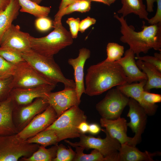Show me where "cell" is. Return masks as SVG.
<instances>
[{"instance_id":"6da1fadb","label":"cell","mask_w":161,"mask_h":161,"mask_svg":"<svg viewBox=\"0 0 161 161\" xmlns=\"http://www.w3.org/2000/svg\"><path fill=\"white\" fill-rule=\"evenodd\" d=\"M85 80V94L92 96L127 83L128 79L119 64L104 60L88 68Z\"/></svg>"},{"instance_id":"7a4b0ae2","label":"cell","mask_w":161,"mask_h":161,"mask_svg":"<svg viewBox=\"0 0 161 161\" xmlns=\"http://www.w3.org/2000/svg\"><path fill=\"white\" fill-rule=\"evenodd\" d=\"M114 17L120 24L122 35L120 41L127 44L137 57L139 56L140 53H146L152 49L161 52V23L147 26L143 21L142 30L137 32L133 26L128 24L124 17H119L115 13Z\"/></svg>"},{"instance_id":"3957f363","label":"cell","mask_w":161,"mask_h":161,"mask_svg":"<svg viewBox=\"0 0 161 161\" xmlns=\"http://www.w3.org/2000/svg\"><path fill=\"white\" fill-rule=\"evenodd\" d=\"M25 61L42 77L52 83H63L65 88H75L74 81L66 78L55 61L53 57L40 54L32 49L21 53Z\"/></svg>"},{"instance_id":"277c9868","label":"cell","mask_w":161,"mask_h":161,"mask_svg":"<svg viewBox=\"0 0 161 161\" xmlns=\"http://www.w3.org/2000/svg\"><path fill=\"white\" fill-rule=\"evenodd\" d=\"M54 30L46 36L30 38L31 49L41 55L53 57L60 51L71 45L73 42L70 32L62 23L53 26Z\"/></svg>"},{"instance_id":"5b68a950","label":"cell","mask_w":161,"mask_h":161,"mask_svg":"<svg viewBox=\"0 0 161 161\" xmlns=\"http://www.w3.org/2000/svg\"><path fill=\"white\" fill-rule=\"evenodd\" d=\"M87 117L78 106L72 107L64 112L49 127L55 132L58 142L67 138L79 137L81 134L78 126L82 122L86 121Z\"/></svg>"},{"instance_id":"8992f818","label":"cell","mask_w":161,"mask_h":161,"mask_svg":"<svg viewBox=\"0 0 161 161\" xmlns=\"http://www.w3.org/2000/svg\"><path fill=\"white\" fill-rule=\"evenodd\" d=\"M39 145L29 143L17 134L0 135V161H17L28 157L38 149Z\"/></svg>"},{"instance_id":"52a82bcc","label":"cell","mask_w":161,"mask_h":161,"mask_svg":"<svg viewBox=\"0 0 161 161\" xmlns=\"http://www.w3.org/2000/svg\"><path fill=\"white\" fill-rule=\"evenodd\" d=\"M101 130L106 134V137L104 139L81 134L78 142L73 143L65 140L64 142L73 147L80 146L84 147L85 149H96L107 159V161H117L120 143L116 139L111 136L105 129H101Z\"/></svg>"},{"instance_id":"ba28073f","label":"cell","mask_w":161,"mask_h":161,"mask_svg":"<svg viewBox=\"0 0 161 161\" xmlns=\"http://www.w3.org/2000/svg\"><path fill=\"white\" fill-rule=\"evenodd\" d=\"M129 98L117 88L109 90L104 97L96 105L102 118L115 120L120 117Z\"/></svg>"},{"instance_id":"9c48e42d","label":"cell","mask_w":161,"mask_h":161,"mask_svg":"<svg viewBox=\"0 0 161 161\" xmlns=\"http://www.w3.org/2000/svg\"><path fill=\"white\" fill-rule=\"evenodd\" d=\"M13 76V88L28 89L54 84L41 76L25 61L16 65Z\"/></svg>"},{"instance_id":"30bf717a","label":"cell","mask_w":161,"mask_h":161,"mask_svg":"<svg viewBox=\"0 0 161 161\" xmlns=\"http://www.w3.org/2000/svg\"><path fill=\"white\" fill-rule=\"evenodd\" d=\"M49 105L46 98L42 97L37 98L26 105H15L13 117L14 123L18 132L25 127L35 116L44 111Z\"/></svg>"},{"instance_id":"8fae6325","label":"cell","mask_w":161,"mask_h":161,"mask_svg":"<svg viewBox=\"0 0 161 161\" xmlns=\"http://www.w3.org/2000/svg\"><path fill=\"white\" fill-rule=\"evenodd\" d=\"M128 105L129 110L127 116L130 118V120L127 123V125L135 135L128 143L136 146L141 141L142 135L146 127L148 115L139 104L133 99L129 98Z\"/></svg>"},{"instance_id":"7c38bea8","label":"cell","mask_w":161,"mask_h":161,"mask_svg":"<svg viewBox=\"0 0 161 161\" xmlns=\"http://www.w3.org/2000/svg\"><path fill=\"white\" fill-rule=\"evenodd\" d=\"M58 118L54 109L49 105L44 111L35 116L17 134L20 138L27 140L44 130Z\"/></svg>"},{"instance_id":"4fadbf2b","label":"cell","mask_w":161,"mask_h":161,"mask_svg":"<svg viewBox=\"0 0 161 161\" xmlns=\"http://www.w3.org/2000/svg\"><path fill=\"white\" fill-rule=\"evenodd\" d=\"M46 99L54 109L58 117L64 112L79 103L75 88H65L61 91L49 93Z\"/></svg>"},{"instance_id":"5bb4252c","label":"cell","mask_w":161,"mask_h":161,"mask_svg":"<svg viewBox=\"0 0 161 161\" xmlns=\"http://www.w3.org/2000/svg\"><path fill=\"white\" fill-rule=\"evenodd\" d=\"M56 86L48 84L28 89L13 88L10 96L15 106H24L31 103L38 98H46Z\"/></svg>"},{"instance_id":"9a60e30c","label":"cell","mask_w":161,"mask_h":161,"mask_svg":"<svg viewBox=\"0 0 161 161\" xmlns=\"http://www.w3.org/2000/svg\"><path fill=\"white\" fill-rule=\"evenodd\" d=\"M30 36L21 31L19 25L12 24L3 35L0 47L10 48L21 53L28 51L32 49Z\"/></svg>"},{"instance_id":"2e32d148","label":"cell","mask_w":161,"mask_h":161,"mask_svg":"<svg viewBox=\"0 0 161 161\" xmlns=\"http://www.w3.org/2000/svg\"><path fill=\"white\" fill-rule=\"evenodd\" d=\"M90 55L91 52L89 49L82 48L79 50L78 55L77 58H69L68 61V64L72 66L74 70L75 89L80 104L82 94L85 93L84 80V66Z\"/></svg>"},{"instance_id":"e0dca14e","label":"cell","mask_w":161,"mask_h":161,"mask_svg":"<svg viewBox=\"0 0 161 161\" xmlns=\"http://www.w3.org/2000/svg\"><path fill=\"white\" fill-rule=\"evenodd\" d=\"M147 81V80H143L138 83H126L116 86V88L128 97L136 100L144 109L148 115L152 116L155 113L157 106L156 104H148L142 97V93L144 90V87Z\"/></svg>"},{"instance_id":"ac0fdd59","label":"cell","mask_w":161,"mask_h":161,"mask_svg":"<svg viewBox=\"0 0 161 161\" xmlns=\"http://www.w3.org/2000/svg\"><path fill=\"white\" fill-rule=\"evenodd\" d=\"M135 54L130 49L125 52L124 57L114 62L119 64L122 67L124 73L128 79L127 83L147 80L146 75L139 68L135 59Z\"/></svg>"},{"instance_id":"d6986e66","label":"cell","mask_w":161,"mask_h":161,"mask_svg":"<svg viewBox=\"0 0 161 161\" xmlns=\"http://www.w3.org/2000/svg\"><path fill=\"white\" fill-rule=\"evenodd\" d=\"M100 123L109 135L121 144L128 143L132 139L127 135V122L125 118L120 117L115 120H109L101 117Z\"/></svg>"},{"instance_id":"ffe728a7","label":"cell","mask_w":161,"mask_h":161,"mask_svg":"<svg viewBox=\"0 0 161 161\" xmlns=\"http://www.w3.org/2000/svg\"><path fill=\"white\" fill-rule=\"evenodd\" d=\"M15 104L10 96L0 103V135L17 134L13 117Z\"/></svg>"},{"instance_id":"44dd1931","label":"cell","mask_w":161,"mask_h":161,"mask_svg":"<svg viewBox=\"0 0 161 161\" xmlns=\"http://www.w3.org/2000/svg\"><path fill=\"white\" fill-rule=\"evenodd\" d=\"M158 153H151L147 151L143 152L136 146L126 143L121 144L117 161H153L154 157Z\"/></svg>"},{"instance_id":"7402d4cb","label":"cell","mask_w":161,"mask_h":161,"mask_svg":"<svg viewBox=\"0 0 161 161\" xmlns=\"http://www.w3.org/2000/svg\"><path fill=\"white\" fill-rule=\"evenodd\" d=\"M136 63L139 68L146 75L147 80L144 87V91L149 92L152 89H161V72L153 65L137 60Z\"/></svg>"},{"instance_id":"603a6c76","label":"cell","mask_w":161,"mask_h":161,"mask_svg":"<svg viewBox=\"0 0 161 161\" xmlns=\"http://www.w3.org/2000/svg\"><path fill=\"white\" fill-rule=\"evenodd\" d=\"M20 8L18 0H10L7 8L0 12V46L3 35L17 18Z\"/></svg>"},{"instance_id":"cb8c5ba5","label":"cell","mask_w":161,"mask_h":161,"mask_svg":"<svg viewBox=\"0 0 161 161\" xmlns=\"http://www.w3.org/2000/svg\"><path fill=\"white\" fill-rule=\"evenodd\" d=\"M121 2L122 6L117 11L118 13L121 14L124 17L133 13L140 19L148 20V12L143 0H121Z\"/></svg>"},{"instance_id":"d4e9b609","label":"cell","mask_w":161,"mask_h":161,"mask_svg":"<svg viewBox=\"0 0 161 161\" xmlns=\"http://www.w3.org/2000/svg\"><path fill=\"white\" fill-rule=\"evenodd\" d=\"M58 145H54L49 148L41 145L30 156L23 157L19 160L22 161H53L56 157Z\"/></svg>"},{"instance_id":"484cf974","label":"cell","mask_w":161,"mask_h":161,"mask_svg":"<svg viewBox=\"0 0 161 161\" xmlns=\"http://www.w3.org/2000/svg\"><path fill=\"white\" fill-rule=\"evenodd\" d=\"M29 143H36L45 147L58 144V138L57 134L52 129H45L34 136L27 140Z\"/></svg>"},{"instance_id":"4316f807","label":"cell","mask_w":161,"mask_h":161,"mask_svg":"<svg viewBox=\"0 0 161 161\" xmlns=\"http://www.w3.org/2000/svg\"><path fill=\"white\" fill-rule=\"evenodd\" d=\"M21 7L20 11L29 13L36 18L47 17L49 13L50 7L41 6L29 0H18Z\"/></svg>"},{"instance_id":"83f0119b","label":"cell","mask_w":161,"mask_h":161,"mask_svg":"<svg viewBox=\"0 0 161 161\" xmlns=\"http://www.w3.org/2000/svg\"><path fill=\"white\" fill-rule=\"evenodd\" d=\"M75 148V155L73 161H107L105 157L97 150L94 149L89 154L83 153L85 148L82 146H76Z\"/></svg>"},{"instance_id":"f1b7e54d","label":"cell","mask_w":161,"mask_h":161,"mask_svg":"<svg viewBox=\"0 0 161 161\" xmlns=\"http://www.w3.org/2000/svg\"><path fill=\"white\" fill-rule=\"evenodd\" d=\"M107 57L104 60L113 62L120 59L124 53V47L117 43L109 42L106 47Z\"/></svg>"},{"instance_id":"f546056e","label":"cell","mask_w":161,"mask_h":161,"mask_svg":"<svg viewBox=\"0 0 161 161\" xmlns=\"http://www.w3.org/2000/svg\"><path fill=\"white\" fill-rule=\"evenodd\" d=\"M13 76L8 75L0 77V103L9 97L13 89Z\"/></svg>"},{"instance_id":"4dcf8cb0","label":"cell","mask_w":161,"mask_h":161,"mask_svg":"<svg viewBox=\"0 0 161 161\" xmlns=\"http://www.w3.org/2000/svg\"><path fill=\"white\" fill-rule=\"evenodd\" d=\"M0 56L14 65L25 61L21 52L10 48L0 47Z\"/></svg>"},{"instance_id":"1f68e13d","label":"cell","mask_w":161,"mask_h":161,"mask_svg":"<svg viewBox=\"0 0 161 161\" xmlns=\"http://www.w3.org/2000/svg\"><path fill=\"white\" fill-rule=\"evenodd\" d=\"M66 148L62 144L58 145L56 157L53 161H72L75 155L70 146Z\"/></svg>"},{"instance_id":"d6a6232c","label":"cell","mask_w":161,"mask_h":161,"mask_svg":"<svg viewBox=\"0 0 161 161\" xmlns=\"http://www.w3.org/2000/svg\"><path fill=\"white\" fill-rule=\"evenodd\" d=\"M35 24L36 29L41 32L47 31L53 27V22L47 16L37 18Z\"/></svg>"},{"instance_id":"836d02e7","label":"cell","mask_w":161,"mask_h":161,"mask_svg":"<svg viewBox=\"0 0 161 161\" xmlns=\"http://www.w3.org/2000/svg\"><path fill=\"white\" fill-rule=\"evenodd\" d=\"M135 59L150 64L155 67L161 72V54L155 53L154 56L146 55L143 56L135 57Z\"/></svg>"},{"instance_id":"e575fe53","label":"cell","mask_w":161,"mask_h":161,"mask_svg":"<svg viewBox=\"0 0 161 161\" xmlns=\"http://www.w3.org/2000/svg\"><path fill=\"white\" fill-rule=\"evenodd\" d=\"M16 65L7 61L0 56V77L3 76L13 75Z\"/></svg>"},{"instance_id":"d590c367","label":"cell","mask_w":161,"mask_h":161,"mask_svg":"<svg viewBox=\"0 0 161 161\" xmlns=\"http://www.w3.org/2000/svg\"><path fill=\"white\" fill-rule=\"evenodd\" d=\"M80 22V19L79 18L70 17L68 18L66 21L69 26V32L73 38H75L78 37Z\"/></svg>"},{"instance_id":"8d00e7d4","label":"cell","mask_w":161,"mask_h":161,"mask_svg":"<svg viewBox=\"0 0 161 161\" xmlns=\"http://www.w3.org/2000/svg\"><path fill=\"white\" fill-rule=\"evenodd\" d=\"M142 97L145 102L151 105H154L161 102L160 95L150 93L144 90L142 92Z\"/></svg>"},{"instance_id":"74e56055","label":"cell","mask_w":161,"mask_h":161,"mask_svg":"<svg viewBox=\"0 0 161 161\" xmlns=\"http://www.w3.org/2000/svg\"><path fill=\"white\" fill-rule=\"evenodd\" d=\"M157 3V8L156 14L154 16L148 21L150 25L156 24L161 23V0H156Z\"/></svg>"},{"instance_id":"f35d334b","label":"cell","mask_w":161,"mask_h":161,"mask_svg":"<svg viewBox=\"0 0 161 161\" xmlns=\"http://www.w3.org/2000/svg\"><path fill=\"white\" fill-rule=\"evenodd\" d=\"M96 21V20L95 18L87 16L86 18L80 21L79 31L81 33L84 32L90 27L94 24Z\"/></svg>"},{"instance_id":"ab89813d","label":"cell","mask_w":161,"mask_h":161,"mask_svg":"<svg viewBox=\"0 0 161 161\" xmlns=\"http://www.w3.org/2000/svg\"><path fill=\"white\" fill-rule=\"evenodd\" d=\"M91 2L89 0H80L78 12L82 13L89 11L91 9Z\"/></svg>"},{"instance_id":"60d3db41","label":"cell","mask_w":161,"mask_h":161,"mask_svg":"<svg viewBox=\"0 0 161 161\" xmlns=\"http://www.w3.org/2000/svg\"><path fill=\"white\" fill-rule=\"evenodd\" d=\"M77 0H61L59 8V10L54 18L58 17L62 11L68 5Z\"/></svg>"},{"instance_id":"b9f144b4","label":"cell","mask_w":161,"mask_h":161,"mask_svg":"<svg viewBox=\"0 0 161 161\" xmlns=\"http://www.w3.org/2000/svg\"><path fill=\"white\" fill-rule=\"evenodd\" d=\"M101 130L100 126L96 123H92L89 125L88 132L93 135L98 134Z\"/></svg>"},{"instance_id":"7bdbcfd3","label":"cell","mask_w":161,"mask_h":161,"mask_svg":"<svg viewBox=\"0 0 161 161\" xmlns=\"http://www.w3.org/2000/svg\"><path fill=\"white\" fill-rule=\"evenodd\" d=\"M89 124L86 121L81 123L78 126V129L81 134H85L88 132Z\"/></svg>"},{"instance_id":"ee69618b","label":"cell","mask_w":161,"mask_h":161,"mask_svg":"<svg viewBox=\"0 0 161 161\" xmlns=\"http://www.w3.org/2000/svg\"><path fill=\"white\" fill-rule=\"evenodd\" d=\"M147 4L146 10L148 12L154 11V3L156 0H146Z\"/></svg>"},{"instance_id":"f6af8a7d","label":"cell","mask_w":161,"mask_h":161,"mask_svg":"<svg viewBox=\"0 0 161 161\" xmlns=\"http://www.w3.org/2000/svg\"><path fill=\"white\" fill-rule=\"evenodd\" d=\"M10 0H0V12L4 10L9 4Z\"/></svg>"},{"instance_id":"bcb514c9","label":"cell","mask_w":161,"mask_h":161,"mask_svg":"<svg viewBox=\"0 0 161 161\" xmlns=\"http://www.w3.org/2000/svg\"><path fill=\"white\" fill-rule=\"evenodd\" d=\"M91 1H94L102 3L108 6V0H89Z\"/></svg>"},{"instance_id":"7dc6e473","label":"cell","mask_w":161,"mask_h":161,"mask_svg":"<svg viewBox=\"0 0 161 161\" xmlns=\"http://www.w3.org/2000/svg\"><path fill=\"white\" fill-rule=\"evenodd\" d=\"M32 2H34L37 4L39 5L41 2L43 0H29Z\"/></svg>"},{"instance_id":"c3c4849f","label":"cell","mask_w":161,"mask_h":161,"mask_svg":"<svg viewBox=\"0 0 161 161\" xmlns=\"http://www.w3.org/2000/svg\"><path fill=\"white\" fill-rule=\"evenodd\" d=\"M116 0H108V6H110L112 4L114 3Z\"/></svg>"}]
</instances>
